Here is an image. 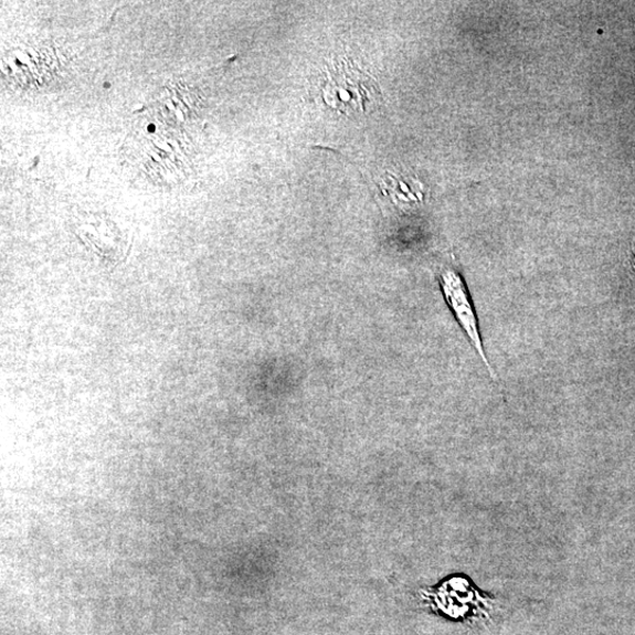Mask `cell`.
<instances>
[{
	"instance_id": "6da1fadb",
	"label": "cell",
	"mask_w": 635,
	"mask_h": 635,
	"mask_svg": "<svg viewBox=\"0 0 635 635\" xmlns=\"http://www.w3.org/2000/svg\"><path fill=\"white\" fill-rule=\"evenodd\" d=\"M326 105L339 114L354 116L380 95L375 81L349 61H338L326 74L321 89Z\"/></svg>"
},
{
	"instance_id": "7a4b0ae2",
	"label": "cell",
	"mask_w": 635,
	"mask_h": 635,
	"mask_svg": "<svg viewBox=\"0 0 635 635\" xmlns=\"http://www.w3.org/2000/svg\"><path fill=\"white\" fill-rule=\"evenodd\" d=\"M442 292L451 311L455 315L461 328L475 348L489 374L496 379L495 371L486 357L481 340L475 306L472 304L466 285L457 271L446 268L441 275Z\"/></svg>"
}]
</instances>
